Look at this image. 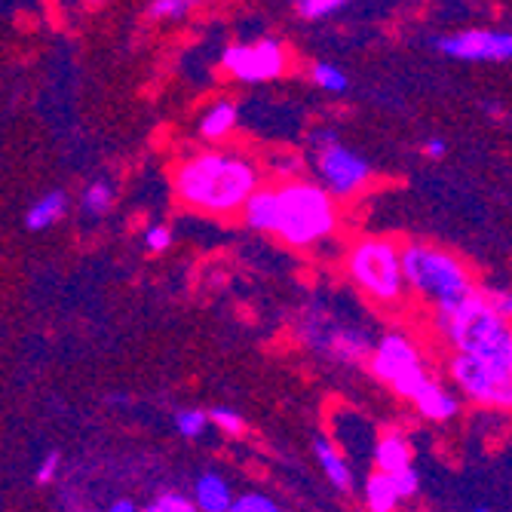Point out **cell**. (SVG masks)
I'll return each mask as SVG.
<instances>
[{"label":"cell","instance_id":"cell-17","mask_svg":"<svg viewBox=\"0 0 512 512\" xmlns=\"http://www.w3.org/2000/svg\"><path fill=\"white\" fill-rule=\"evenodd\" d=\"M237 117H240V111H237L234 102H218V105H212V108L203 114V120H200V135L209 138V142H218V138H224L230 129L237 126Z\"/></svg>","mask_w":512,"mask_h":512},{"label":"cell","instance_id":"cell-33","mask_svg":"<svg viewBox=\"0 0 512 512\" xmlns=\"http://www.w3.org/2000/svg\"><path fill=\"white\" fill-rule=\"evenodd\" d=\"M89 4H105V0H89Z\"/></svg>","mask_w":512,"mask_h":512},{"label":"cell","instance_id":"cell-25","mask_svg":"<svg viewBox=\"0 0 512 512\" xmlns=\"http://www.w3.org/2000/svg\"><path fill=\"white\" fill-rule=\"evenodd\" d=\"M227 512H279V506L264 497V494H243V497H234V503H230Z\"/></svg>","mask_w":512,"mask_h":512},{"label":"cell","instance_id":"cell-27","mask_svg":"<svg viewBox=\"0 0 512 512\" xmlns=\"http://www.w3.org/2000/svg\"><path fill=\"white\" fill-rule=\"evenodd\" d=\"M482 292H485L488 304H491L506 322H512V292H509V289H482Z\"/></svg>","mask_w":512,"mask_h":512},{"label":"cell","instance_id":"cell-30","mask_svg":"<svg viewBox=\"0 0 512 512\" xmlns=\"http://www.w3.org/2000/svg\"><path fill=\"white\" fill-rule=\"evenodd\" d=\"M445 151H448V145H445V138H439V135H433V138H427V142H424V154L430 160H442Z\"/></svg>","mask_w":512,"mask_h":512},{"label":"cell","instance_id":"cell-32","mask_svg":"<svg viewBox=\"0 0 512 512\" xmlns=\"http://www.w3.org/2000/svg\"><path fill=\"white\" fill-rule=\"evenodd\" d=\"M473 512H491V509H488V506H476Z\"/></svg>","mask_w":512,"mask_h":512},{"label":"cell","instance_id":"cell-19","mask_svg":"<svg viewBox=\"0 0 512 512\" xmlns=\"http://www.w3.org/2000/svg\"><path fill=\"white\" fill-rule=\"evenodd\" d=\"M111 200H114V191H111V184L108 181H92L89 188L83 191V212L92 215V218H102L108 209H111Z\"/></svg>","mask_w":512,"mask_h":512},{"label":"cell","instance_id":"cell-26","mask_svg":"<svg viewBox=\"0 0 512 512\" xmlns=\"http://www.w3.org/2000/svg\"><path fill=\"white\" fill-rule=\"evenodd\" d=\"M142 512H197V503L188 500L184 494H163Z\"/></svg>","mask_w":512,"mask_h":512},{"label":"cell","instance_id":"cell-14","mask_svg":"<svg viewBox=\"0 0 512 512\" xmlns=\"http://www.w3.org/2000/svg\"><path fill=\"white\" fill-rule=\"evenodd\" d=\"M243 218L252 230H261V234H273L276 224V188H258L249 203L243 206Z\"/></svg>","mask_w":512,"mask_h":512},{"label":"cell","instance_id":"cell-16","mask_svg":"<svg viewBox=\"0 0 512 512\" xmlns=\"http://www.w3.org/2000/svg\"><path fill=\"white\" fill-rule=\"evenodd\" d=\"M230 503H234V494H230V485L221 476L206 473L197 479V509L200 512H227Z\"/></svg>","mask_w":512,"mask_h":512},{"label":"cell","instance_id":"cell-15","mask_svg":"<svg viewBox=\"0 0 512 512\" xmlns=\"http://www.w3.org/2000/svg\"><path fill=\"white\" fill-rule=\"evenodd\" d=\"M65 212H68L65 191H50L25 212V227L28 230H46V227H53L59 218H65Z\"/></svg>","mask_w":512,"mask_h":512},{"label":"cell","instance_id":"cell-13","mask_svg":"<svg viewBox=\"0 0 512 512\" xmlns=\"http://www.w3.org/2000/svg\"><path fill=\"white\" fill-rule=\"evenodd\" d=\"M362 503L368 512H396L402 497L396 494L393 488V479L387 473H371L365 482H362Z\"/></svg>","mask_w":512,"mask_h":512},{"label":"cell","instance_id":"cell-29","mask_svg":"<svg viewBox=\"0 0 512 512\" xmlns=\"http://www.w3.org/2000/svg\"><path fill=\"white\" fill-rule=\"evenodd\" d=\"M56 473H59V454L53 451L50 457H46V460L40 463V470H37V485H50V482L56 479Z\"/></svg>","mask_w":512,"mask_h":512},{"label":"cell","instance_id":"cell-10","mask_svg":"<svg viewBox=\"0 0 512 512\" xmlns=\"http://www.w3.org/2000/svg\"><path fill=\"white\" fill-rule=\"evenodd\" d=\"M414 411L424 417V421H433V424H445V421H454V417L460 414V399L454 390H448L442 381H436L433 375L421 384V390H417L411 399Z\"/></svg>","mask_w":512,"mask_h":512},{"label":"cell","instance_id":"cell-3","mask_svg":"<svg viewBox=\"0 0 512 512\" xmlns=\"http://www.w3.org/2000/svg\"><path fill=\"white\" fill-rule=\"evenodd\" d=\"M399 258H402L405 289L427 298L433 307L457 304L476 292L470 270L463 267L460 258H454L445 249H436L427 243H408L399 249Z\"/></svg>","mask_w":512,"mask_h":512},{"label":"cell","instance_id":"cell-24","mask_svg":"<svg viewBox=\"0 0 512 512\" xmlns=\"http://www.w3.org/2000/svg\"><path fill=\"white\" fill-rule=\"evenodd\" d=\"M206 421H209V414L188 408V411H181V414L175 417V427H178V433H181L184 439H197V436L206 430Z\"/></svg>","mask_w":512,"mask_h":512},{"label":"cell","instance_id":"cell-5","mask_svg":"<svg viewBox=\"0 0 512 512\" xmlns=\"http://www.w3.org/2000/svg\"><path fill=\"white\" fill-rule=\"evenodd\" d=\"M368 368L381 384H387L396 396L411 399L421 384L430 378L424 365L421 347H417L405 332H387L375 341V350L368 356Z\"/></svg>","mask_w":512,"mask_h":512},{"label":"cell","instance_id":"cell-31","mask_svg":"<svg viewBox=\"0 0 512 512\" xmlns=\"http://www.w3.org/2000/svg\"><path fill=\"white\" fill-rule=\"evenodd\" d=\"M108 512H138V506L132 500H117Z\"/></svg>","mask_w":512,"mask_h":512},{"label":"cell","instance_id":"cell-21","mask_svg":"<svg viewBox=\"0 0 512 512\" xmlns=\"http://www.w3.org/2000/svg\"><path fill=\"white\" fill-rule=\"evenodd\" d=\"M200 0H154L148 7V16L157 19V22H178L188 16Z\"/></svg>","mask_w":512,"mask_h":512},{"label":"cell","instance_id":"cell-6","mask_svg":"<svg viewBox=\"0 0 512 512\" xmlns=\"http://www.w3.org/2000/svg\"><path fill=\"white\" fill-rule=\"evenodd\" d=\"M313 166L316 175L322 178V188L338 200L356 197L365 184L371 181V163L341 145V138L332 145H319L313 148Z\"/></svg>","mask_w":512,"mask_h":512},{"label":"cell","instance_id":"cell-12","mask_svg":"<svg viewBox=\"0 0 512 512\" xmlns=\"http://www.w3.org/2000/svg\"><path fill=\"white\" fill-rule=\"evenodd\" d=\"M313 454L319 460V470L325 473V479L332 482V488L341 491V494H350L353 491V470H350L347 457L335 448V442L329 436H316L313 439Z\"/></svg>","mask_w":512,"mask_h":512},{"label":"cell","instance_id":"cell-28","mask_svg":"<svg viewBox=\"0 0 512 512\" xmlns=\"http://www.w3.org/2000/svg\"><path fill=\"white\" fill-rule=\"evenodd\" d=\"M169 243H172V230H169V227L154 224V227L145 230V246H148L151 252H163V249H169Z\"/></svg>","mask_w":512,"mask_h":512},{"label":"cell","instance_id":"cell-22","mask_svg":"<svg viewBox=\"0 0 512 512\" xmlns=\"http://www.w3.org/2000/svg\"><path fill=\"white\" fill-rule=\"evenodd\" d=\"M390 479H393V488L402 500H411V497L421 494V470L417 467H405V470L393 473Z\"/></svg>","mask_w":512,"mask_h":512},{"label":"cell","instance_id":"cell-23","mask_svg":"<svg viewBox=\"0 0 512 512\" xmlns=\"http://www.w3.org/2000/svg\"><path fill=\"white\" fill-rule=\"evenodd\" d=\"M209 421H212L218 430H224L227 436H240V433L246 430V421H243V417H240L234 408H212V411H209Z\"/></svg>","mask_w":512,"mask_h":512},{"label":"cell","instance_id":"cell-11","mask_svg":"<svg viewBox=\"0 0 512 512\" xmlns=\"http://www.w3.org/2000/svg\"><path fill=\"white\" fill-rule=\"evenodd\" d=\"M371 460H375L378 473H399L405 467H414V454H411V442L402 430H387L378 436L375 448H371Z\"/></svg>","mask_w":512,"mask_h":512},{"label":"cell","instance_id":"cell-1","mask_svg":"<svg viewBox=\"0 0 512 512\" xmlns=\"http://www.w3.org/2000/svg\"><path fill=\"white\" fill-rule=\"evenodd\" d=\"M258 188L255 163L237 154H197L175 172V194L188 206L212 215L243 209Z\"/></svg>","mask_w":512,"mask_h":512},{"label":"cell","instance_id":"cell-7","mask_svg":"<svg viewBox=\"0 0 512 512\" xmlns=\"http://www.w3.org/2000/svg\"><path fill=\"white\" fill-rule=\"evenodd\" d=\"M221 65L227 74H234L243 83H267L286 71V50L273 37H261L255 43H234L224 50Z\"/></svg>","mask_w":512,"mask_h":512},{"label":"cell","instance_id":"cell-20","mask_svg":"<svg viewBox=\"0 0 512 512\" xmlns=\"http://www.w3.org/2000/svg\"><path fill=\"white\" fill-rule=\"evenodd\" d=\"M292 4H295V10H298L301 19L319 22V19H329L335 13H341L350 4V0H292Z\"/></svg>","mask_w":512,"mask_h":512},{"label":"cell","instance_id":"cell-8","mask_svg":"<svg viewBox=\"0 0 512 512\" xmlns=\"http://www.w3.org/2000/svg\"><path fill=\"white\" fill-rule=\"evenodd\" d=\"M433 46L457 62H509L512 59V31L470 28L445 37H433Z\"/></svg>","mask_w":512,"mask_h":512},{"label":"cell","instance_id":"cell-2","mask_svg":"<svg viewBox=\"0 0 512 512\" xmlns=\"http://www.w3.org/2000/svg\"><path fill=\"white\" fill-rule=\"evenodd\" d=\"M338 227L335 197L313 181H289L276 188V224L273 234L295 246L307 249L325 237H332Z\"/></svg>","mask_w":512,"mask_h":512},{"label":"cell","instance_id":"cell-4","mask_svg":"<svg viewBox=\"0 0 512 512\" xmlns=\"http://www.w3.org/2000/svg\"><path fill=\"white\" fill-rule=\"evenodd\" d=\"M347 273L353 286L378 304H396L405 295V279H402V258L396 243L368 237L359 240L347 255Z\"/></svg>","mask_w":512,"mask_h":512},{"label":"cell","instance_id":"cell-18","mask_svg":"<svg viewBox=\"0 0 512 512\" xmlns=\"http://www.w3.org/2000/svg\"><path fill=\"white\" fill-rule=\"evenodd\" d=\"M310 80H313L322 92H332V96H341V92L350 89V77H347L338 65H332V62H313Z\"/></svg>","mask_w":512,"mask_h":512},{"label":"cell","instance_id":"cell-9","mask_svg":"<svg viewBox=\"0 0 512 512\" xmlns=\"http://www.w3.org/2000/svg\"><path fill=\"white\" fill-rule=\"evenodd\" d=\"M310 344L316 350H322L329 359L341 362V365H368V356L375 350V338L362 329H353V325H332L325 332H307Z\"/></svg>","mask_w":512,"mask_h":512}]
</instances>
